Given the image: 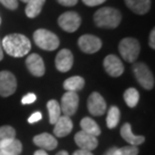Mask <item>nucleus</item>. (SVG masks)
Segmentation results:
<instances>
[{
	"label": "nucleus",
	"instance_id": "29",
	"mask_svg": "<svg viewBox=\"0 0 155 155\" xmlns=\"http://www.w3.org/2000/svg\"><path fill=\"white\" fill-rule=\"evenodd\" d=\"M0 3L3 6H5L6 8L11 9V10H14L18 7L17 0H0Z\"/></svg>",
	"mask_w": 155,
	"mask_h": 155
},
{
	"label": "nucleus",
	"instance_id": "16",
	"mask_svg": "<svg viewBox=\"0 0 155 155\" xmlns=\"http://www.w3.org/2000/svg\"><path fill=\"white\" fill-rule=\"evenodd\" d=\"M33 143L42 150H54L58 146V140L48 133H41L35 136Z\"/></svg>",
	"mask_w": 155,
	"mask_h": 155
},
{
	"label": "nucleus",
	"instance_id": "14",
	"mask_svg": "<svg viewBox=\"0 0 155 155\" xmlns=\"http://www.w3.org/2000/svg\"><path fill=\"white\" fill-rule=\"evenodd\" d=\"M74 64V57L72 51L67 48H64L58 51L55 58V67L58 71L61 73H67L72 69Z\"/></svg>",
	"mask_w": 155,
	"mask_h": 155
},
{
	"label": "nucleus",
	"instance_id": "4",
	"mask_svg": "<svg viewBox=\"0 0 155 155\" xmlns=\"http://www.w3.org/2000/svg\"><path fill=\"white\" fill-rule=\"evenodd\" d=\"M119 52L128 63H134L140 54V43L132 38H123L119 43Z\"/></svg>",
	"mask_w": 155,
	"mask_h": 155
},
{
	"label": "nucleus",
	"instance_id": "18",
	"mask_svg": "<svg viewBox=\"0 0 155 155\" xmlns=\"http://www.w3.org/2000/svg\"><path fill=\"white\" fill-rule=\"evenodd\" d=\"M125 4L134 13L143 15L149 11L151 0H125Z\"/></svg>",
	"mask_w": 155,
	"mask_h": 155
},
{
	"label": "nucleus",
	"instance_id": "2",
	"mask_svg": "<svg viewBox=\"0 0 155 155\" xmlns=\"http://www.w3.org/2000/svg\"><path fill=\"white\" fill-rule=\"evenodd\" d=\"M95 24L103 28H116L121 22V13L112 7H103L94 14Z\"/></svg>",
	"mask_w": 155,
	"mask_h": 155
},
{
	"label": "nucleus",
	"instance_id": "15",
	"mask_svg": "<svg viewBox=\"0 0 155 155\" xmlns=\"http://www.w3.org/2000/svg\"><path fill=\"white\" fill-rule=\"evenodd\" d=\"M73 130V121L71 120V117L61 116L58 120L54 124V133L58 138L66 137L72 132Z\"/></svg>",
	"mask_w": 155,
	"mask_h": 155
},
{
	"label": "nucleus",
	"instance_id": "7",
	"mask_svg": "<svg viewBox=\"0 0 155 155\" xmlns=\"http://www.w3.org/2000/svg\"><path fill=\"white\" fill-rule=\"evenodd\" d=\"M58 25L67 32H75L81 25V17L75 11L64 12L58 17Z\"/></svg>",
	"mask_w": 155,
	"mask_h": 155
},
{
	"label": "nucleus",
	"instance_id": "34",
	"mask_svg": "<svg viewBox=\"0 0 155 155\" xmlns=\"http://www.w3.org/2000/svg\"><path fill=\"white\" fill-rule=\"evenodd\" d=\"M73 155H94L91 151H88V150H83V149H79L75 151L73 153Z\"/></svg>",
	"mask_w": 155,
	"mask_h": 155
},
{
	"label": "nucleus",
	"instance_id": "10",
	"mask_svg": "<svg viewBox=\"0 0 155 155\" xmlns=\"http://www.w3.org/2000/svg\"><path fill=\"white\" fill-rule=\"evenodd\" d=\"M88 110L94 116H101L107 110V104L105 99L98 92H94L88 99Z\"/></svg>",
	"mask_w": 155,
	"mask_h": 155
},
{
	"label": "nucleus",
	"instance_id": "9",
	"mask_svg": "<svg viewBox=\"0 0 155 155\" xmlns=\"http://www.w3.org/2000/svg\"><path fill=\"white\" fill-rule=\"evenodd\" d=\"M78 45L81 51L85 54H95L102 48V40L95 35H84L78 40Z\"/></svg>",
	"mask_w": 155,
	"mask_h": 155
},
{
	"label": "nucleus",
	"instance_id": "6",
	"mask_svg": "<svg viewBox=\"0 0 155 155\" xmlns=\"http://www.w3.org/2000/svg\"><path fill=\"white\" fill-rule=\"evenodd\" d=\"M17 88L16 78L8 71L0 72V96L9 97L14 94Z\"/></svg>",
	"mask_w": 155,
	"mask_h": 155
},
{
	"label": "nucleus",
	"instance_id": "33",
	"mask_svg": "<svg viewBox=\"0 0 155 155\" xmlns=\"http://www.w3.org/2000/svg\"><path fill=\"white\" fill-rule=\"evenodd\" d=\"M149 46L151 48H155V29L153 28L151 30L149 35Z\"/></svg>",
	"mask_w": 155,
	"mask_h": 155
},
{
	"label": "nucleus",
	"instance_id": "12",
	"mask_svg": "<svg viewBox=\"0 0 155 155\" xmlns=\"http://www.w3.org/2000/svg\"><path fill=\"white\" fill-rule=\"evenodd\" d=\"M27 70L31 75L35 77H42L45 73V67L43 60L38 54H31L25 61Z\"/></svg>",
	"mask_w": 155,
	"mask_h": 155
},
{
	"label": "nucleus",
	"instance_id": "21",
	"mask_svg": "<svg viewBox=\"0 0 155 155\" xmlns=\"http://www.w3.org/2000/svg\"><path fill=\"white\" fill-rule=\"evenodd\" d=\"M45 0H29L26 3L25 14L27 17L35 18L40 13L42 9V6L45 4Z\"/></svg>",
	"mask_w": 155,
	"mask_h": 155
},
{
	"label": "nucleus",
	"instance_id": "24",
	"mask_svg": "<svg viewBox=\"0 0 155 155\" xmlns=\"http://www.w3.org/2000/svg\"><path fill=\"white\" fill-rule=\"evenodd\" d=\"M139 98H140V95L135 88H129L124 92V101L130 108H134L138 104Z\"/></svg>",
	"mask_w": 155,
	"mask_h": 155
},
{
	"label": "nucleus",
	"instance_id": "20",
	"mask_svg": "<svg viewBox=\"0 0 155 155\" xmlns=\"http://www.w3.org/2000/svg\"><path fill=\"white\" fill-rule=\"evenodd\" d=\"M81 128H82V131L95 136V137L101 134L100 126L98 125L95 120H93L90 117L83 118L82 121H81Z\"/></svg>",
	"mask_w": 155,
	"mask_h": 155
},
{
	"label": "nucleus",
	"instance_id": "26",
	"mask_svg": "<svg viewBox=\"0 0 155 155\" xmlns=\"http://www.w3.org/2000/svg\"><path fill=\"white\" fill-rule=\"evenodd\" d=\"M15 135H16V132H15L13 127L8 125L1 126L0 127V144L7 139L15 138Z\"/></svg>",
	"mask_w": 155,
	"mask_h": 155
},
{
	"label": "nucleus",
	"instance_id": "38",
	"mask_svg": "<svg viewBox=\"0 0 155 155\" xmlns=\"http://www.w3.org/2000/svg\"><path fill=\"white\" fill-rule=\"evenodd\" d=\"M55 155H70L69 153L67 152V151H64V150H61V151H60V152H58Z\"/></svg>",
	"mask_w": 155,
	"mask_h": 155
},
{
	"label": "nucleus",
	"instance_id": "40",
	"mask_svg": "<svg viewBox=\"0 0 155 155\" xmlns=\"http://www.w3.org/2000/svg\"><path fill=\"white\" fill-rule=\"evenodd\" d=\"M20 1H22V2H24V3H27L29 1V0H20Z\"/></svg>",
	"mask_w": 155,
	"mask_h": 155
},
{
	"label": "nucleus",
	"instance_id": "36",
	"mask_svg": "<svg viewBox=\"0 0 155 155\" xmlns=\"http://www.w3.org/2000/svg\"><path fill=\"white\" fill-rule=\"evenodd\" d=\"M35 155H48V153H46L45 150H42V149H39L38 151H35Z\"/></svg>",
	"mask_w": 155,
	"mask_h": 155
},
{
	"label": "nucleus",
	"instance_id": "17",
	"mask_svg": "<svg viewBox=\"0 0 155 155\" xmlns=\"http://www.w3.org/2000/svg\"><path fill=\"white\" fill-rule=\"evenodd\" d=\"M121 136L125 140L127 143H129L132 146H138L142 143H144L145 137L144 136H138L133 134L131 124L130 123H125L124 125L121 127Z\"/></svg>",
	"mask_w": 155,
	"mask_h": 155
},
{
	"label": "nucleus",
	"instance_id": "31",
	"mask_svg": "<svg viewBox=\"0 0 155 155\" xmlns=\"http://www.w3.org/2000/svg\"><path fill=\"white\" fill-rule=\"evenodd\" d=\"M105 1H106V0H83V2L88 6H97L100 4H103Z\"/></svg>",
	"mask_w": 155,
	"mask_h": 155
},
{
	"label": "nucleus",
	"instance_id": "3",
	"mask_svg": "<svg viewBox=\"0 0 155 155\" xmlns=\"http://www.w3.org/2000/svg\"><path fill=\"white\" fill-rule=\"evenodd\" d=\"M33 40L38 48L45 51H54L60 45V39L58 35L45 28L35 30L33 33Z\"/></svg>",
	"mask_w": 155,
	"mask_h": 155
},
{
	"label": "nucleus",
	"instance_id": "37",
	"mask_svg": "<svg viewBox=\"0 0 155 155\" xmlns=\"http://www.w3.org/2000/svg\"><path fill=\"white\" fill-rule=\"evenodd\" d=\"M2 58H3V48H2L1 40H0V61H2Z\"/></svg>",
	"mask_w": 155,
	"mask_h": 155
},
{
	"label": "nucleus",
	"instance_id": "22",
	"mask_svg": "<svg viewBox=\"0 0 155 155\" xmlns=\"http://www.w3.org/2000/svg\"><path fill=\"white\" fill-rule=\"evenodd\" d=\"M84 86H85V80H84V78L80 76L71 77L64 81V88L67 91H71V92L81 91L84 88Z\"/></svg>",
	"mask_w": 155,
	"mask_h": 155
},
{
	"label": "nucleus",
	"instance_id": "13",
	"mask_svg": "<svg viewBox=\"0 0 155 155\" xmlns=\"http://www.w3.org/2000/svg\"><path fill=\"white\" fill-rule=\"evenodd\" d=\"M75 142L80 147V149L83 150L92 151L98 147L97 137H95V136L91 134H88V133L84 131H79L75 135Z\"/></svg>",
	"mask_w": 155,
	"mask_h": 155
},
{
	"label": "nucleus",
	"instance_id": "35",
	"mask_svg": "<svg viewBox=\"0 0 155 155\" xmlns=\"http://www.w3.org/2000/svg\"><path fill=\"white\" fill-rule=\"evenodd\" d=\"M116 149H117V147H111L104 153V155H113Z\"/></svg>",
	"mask_w": 155,
	"mask_h": 155
},
{
	"label": "nucleus",
	"instance_id": "8",
	"mask_svg": "<svg viewBox=\"0 0 155 155\" xmlns=\"http://www.w3.org/2000/svg\"><path fill=\"white\" fill-rule=\"evenodd\" d=\"M79 96H78L77 92H71L68 91L64 93L61 97V111H63L64 116L71 117L75 115L78 107H79Z\"/></svg>",
	"mask_w": 155,
	"mask_h": 155
},
{
	"label": "nucleus",
	"instance_id": "19",
	"mask_svg": "<svg viewBox=\"0 0 155 155\" xmlns=\"http://www.w3.org/2000/svg\"><path fill=\"white\" fill-rule=\"evenodd\" d=\"M0 150L4 151L8 155H20L22 151V144L15 138L7 139L0 144Z\"/></svg>",
	"mask_w": 155,
	"mask_h": 155
},
{
	"label": "nucleus",
	"instance_id": "25",
	"mask_svg": "<svg viewBox=\"0 0 155 155\" xmlns=\"http://www.w3.org/2000/svg\"><path fill=\"white\" fill-rule=\"evenodd\" d=\"M120 121V110L119 108L116 106H112L108 111L107 115V127L109 129H114L116 128L118 123Z\"/></svg>",
	"mask_w": 155,
	"mask_h": 155
},
{
	"label": "nucleus",
	"instance_id": "32",
	"mask_svg": "<svg viewBox=\"0 0 155 155\" xmlns=\"http://www.w3.org/2000/svg\"><path fill=\"white\" fill-rule=\"evenodd\" d=\"M57 1L64 6H74L78 3V0H57Z\"/></svg>",
	"mask_w": 155,
	"mask_h": 155
},
{
	"label": "nucleus",
	"instance_id": "28",
	"mask_svg": "<svg viewBox=\"0 0 155 155\" xmlns=\"http://www.w3.org/2000/svg\"><path fill=\"white\" fill-rule=\"evenodd\" d=\"M36 101V96L33 93H28L25 96H23L22 99H21V103L23 105H28V104H32Z\"/></svg>",
	"mask_w": 155,
	"mask_h": 155
},
{
	"label": "nucleus",
	"instance_id": "11",
	"mask_svg": "<svg viewBox=\"0 0 155 155\" xmlns=\"http://www.w3.org/2000/svg\"><path fill=\"white\" fill-rule=\"evenodd\" d=\"M104 69L107 74L113 78L120 77L124 73V66L119 58L115 54H109L104 60Z\"/></svg>",
	"mask_w": 155,
	"mask_h": 155
},
{
	"label": "nucleus",
	"instance_id": "30",
	"mask_svg": "<svg viewBox=\"0 0 155 155\" xmlns=\"http://www.w3.org/2000/svg\"><path fill=\"white\" fill-rule=\"evenodd\" d=\"M42 118V115L40 112H35L32 114V115H30V117L27 119V121H28L29 124H33L35 122H38L39 120H41Z\"/></svg>",
	"mask_w": 155,
	"mask_h": 155
},
{
	"label": "nucleus",
	"instance_id": "5",
	"mask_svg": "<svg viewBox=\"0 0 155 155\" xmlns=\"http://www.w3.org/2000/svg\"><path fill=\"white\" fill-rule=\"evenodd\" d=\"M133 73L142 88L151 90L154 88V77L146 64L143 63H135L132 67Z\"/></svg>",
	"mask_w": 155,
	"mask_h": 155
},
{
	"label": "nucleus",
	"instance_id": "39",
	"mask_svg": "<svg viewBox=\"0 0 155 155\" xmlns=\"http://www.w3.org/2000/svg\"><path fill=\"white\" fill-rule=\"evenodd\" d=\"M0 155H8L7 153H5L4 151H2V150H0Z\"/></svg>",
	"mask_w": 155,
	"mask_h": 155
},
{
	"label": "nucleus",
	"instance_id": "1",
	"mask_svg": "<svg viewBox=\"0 0 155 155\" xmlns=\"http://www.w3.org/2000/svg\"><path fill=\"white\" fill-rule=\"evenodd\" d=\"M3 51L14 58H22L31 49L30 40L20 33H12L6 35L1 41Z\"/></svg>",
	"mask_w": 155,
	"mask_h": 155
},
{
	"label": "nucleus",
	"instance_id": "27",
	"mask_svg": "<svg viewBox=\"0 0 155 155\" xmlns=\"http://www.w3.org/2000/svg\"><path fill=\"white\" fill-rule=\"evenodd\" d=\"M138 153H139L138 147L129 145V146L117 148L113 155H138Z\"/></svg>",
	"mask_w": 155,
	"mask_h": 155
},
{
	"label": "nucleus",
	"instance_id": "23",
	"mask_svg": "<svg viewBox=\"0 0 155 155\" xmlns=\"http://www.w3.org/2000/svg\"><path fill=\"white\" fill-rule=\"evenodd\" d=\"M46 108L48 110V115H49V123L55 124V122L58 120L61 115V106L58 103V101L55 100H49L46 104Z\"/></svg>",
	"mask_w": 155,
	"mask_h": 155
}]
</instances>
